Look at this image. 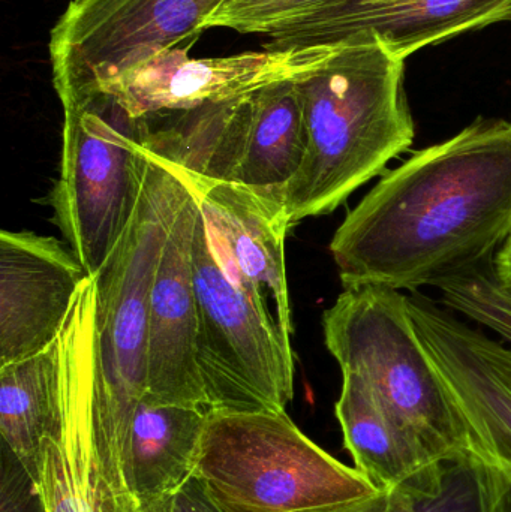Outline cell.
I'll return each mask as SVG.
<instances>
[{"label":"cell","mask_w":511,"mask_h":512,"mask_svg":"<svg viewBox=\"0 0 511 512\" xmlns=\"http://www.w3.org/2000/svg\"><path fill=\"white\" fill-rule=\"evenodd\" d=\"M191 256L197 361L210 411H285L294 397L291 337L230 270L200 204Z\"/></svg>","instance_id":"obj_5"},{"label":"cell","mask_w":511,"mask_h":512,"mask_svg":"<svg viewBox=\"0 0 511 512\" xmlns=\"http://www.w3.org/2000/svg\"><path fill=\"white\" fill-rule=\"evenodd\" d=\"M335 412L354 468L375 489H395L437 462L422 439L387 408L374 387L357 373H342Z\"/></svg>","instance_id":"obj_17"},{"label":"cell","mask_w":511,"mask_h":512,"mask_svg":"<svg viewBox=\"0 0 511 512\" xmlns=\"http://www.w3.org/2000/svg\"><path fill=\"white\" fill-rule=\"evenodd\" d=\"M447 306L491 328L511 346V291L495 267V256L438 283Z\"/></svg>","instance_id":"obj_21"},{"label":"cell","mask_w":511,"mask_h":512,"mask_svg":"<svg viewBox=\"0 0 511 512\" xmlns=\"http://www.w3.org/2000/svg\"><path fill=\"white\" fill-rule=\"evenodd\" d=\"M168 499L167 498L158 499V501L150 502V504L143 505L141 507V512H168Z\"/></svg>","instance_id":"obj_27"},{"label":"cell","mask_w":511,"mask_h":512,"mask_svg":"<svg viewBox=\"0 0 511 512\" xmlns=\"http://www.w3.org/2000/svg\"><path fill=\"white\" fill-rule=\"evenodd\" d=\"M225 0H71L50 32L60 104L107 89L164 50L197 41Z\"/></svg>","instance_id":"obj_8"},{"label":"cell","mask_w":511,"mask_h":512,"mask_svg":"<svg viewBox=\"0 0 511 512\" xmlns=\"http://www.w3.org/2000/svg\"><path fill=\"white\" fill-rule=\"evenodd\" d=\"M210 231L237 279L263 297L291 337L285 240L291 225L284 204L236 183L192 182Z\"/></svg>","instance_id":"obj_15"},{"label":"cell","mask_w":511,"mask_h":512,"mask_svg":"<svg viewBox=\"0 0 511 512\" xmlns=\"http://www.w3.org/2000/svg\"><path fill=\"white\" fill-rule=\"evenodd\" d=\"M350 0H225L204 23L207 29L269 36L288 24Z\"/></svg>","instance_id":"obj_22"},{"label":"cell","mask_w":511,"mask_h":512,"mask_svg":"<svg viewBox=\"0 0 511 512\" xmlns=\"http://www.w3.org/2000/svg\"><path fill=\"white\" fill-rule=\"evenodd\" d=\"M194 42L161 51L126 72L99 93L114 96L137 119L194 110L233 101L282 81L296 80L314 68L327 51H245L195 59Z\"/></svg>","instance_id":"obj_12"},{"label":"cell","mask_w":511,"mask_h":512,"mask_svg":"<svg viewBox=\"0 0 511 512\" xmlns=\"http://www.w3.org/2000/svg\"><path fill=\"white\" fill-rule=\"evenodd\" d=\"M417 334L446 382L483 472L488 512H511V346L438 307L408 297Z\"/></svg>","instance_id":"obj_9"},{"label":"cell","mask_w":511,"mask_h":512,"mask_svg":"<svg viewBox=\"0 0 511 512\" xmlns=\"http://www.w3.org/2000/svg\"><path fill=\"white\" fill-rule=\"evenodd\" d=\"M368 2H378V0H368Z\"/></svg>","instance_id":"obj_28"},{"label":"cell","mask_w":511,"mask_h":512,"mask_svg":"<svg viewBox=\"0 0 511 512\" xmlns=\"http://www.w3.org/2000/svg\"><path fill=\"white\" fill-rule=\"evenodd\" d=\"M195 474L225 512H302L378 492L287 411H210Z\"/></svg>","instance_id":"obj_4"},{"label":"cell","mask_w":511,"mask_h":512,"mask_svg":"<svg viewBox=\"0 0 511 512\" xmlns=\"http://www.w3.org/2000/svg\"><path fill=\"white\" fill-rule=\"evenodd\" d=\"M147 158L134 216L93 276L96 448L113 489L134 504L123 480V450L135 409L147 391L150 294L165 240L192 188L185 174L149 153Z\"/></svg>","instance_id":"obj_3"},{"label":"cell","mask_w":511,"mask_h":512,"mask_svg":"<svg viewBox=\"0 0 511 512\" xmlns=\"http://www.w3.org/2000/svg\"><path fill=\"white\" fill-rule=\"evenodd\" d=\"M323 330L341 372L365 378L432 459L467 450L464 421L417 334L408 295L381 286L344 289L324 312Z\"/></svg>","instance_id":"obj_6"},{"label":"cell","mask_w":511,"mask_h":512,"mask_svg":"<svg viewBox=\"0 0 511 512\" xmlns=\"http://www.w3.org/2000/svg\"><path fill=\"white\" fill-rule=\"evenodd\" d=\"M197 210V195L191 188L159 258L150 294L146 396L210 411L197 361L198 312L191 256Z\"/></svg>","instance_id":"obj_14"},{"label":"cell","mask_w":511,"mask_h":512,"mask_svg":"<svg viewBox=\"0 0 511 512\" xmlns=\"http://www.w3.org/2000/svg\"><path fill=\"white\" fill-rule=\"evenodd\" d=\"M60 420L42 444L39 490L47 512H141L108 481L99 459L95 400V282L87 277L60 333Z\"/></svg>","instance_id":"obj_10"},{"label":"cell","mask_w":511,"mask_h":512,"mask_svg":"<svg viewBox=\"0 0 511 512\" xmlns=\"http://www.w3.org/2000/svg\"><path fill=\"white\" fill-rule=\"evenodd\" d=\"M387 492L393 512H488L482 468L468 450L432 462Z\"/></svg>","instance_id":"obj_20"},{"label":"cell","mask_w":511,"mask_h":512,"mask_svg":"<svg viewBox=\"0 0 511 512\" xmlns=\"http://www.w3.org/2000/svg\"><path fill=\"white\" fill-rule=\"evenodd\" d=\"M495 267L504 285L511 291V233L495 254Z\"/></svg>","instance_id":"obj_26"},{"label":"cell","mask_w":511,"mask_h":512,"mask_svg":"<svg viewBox=\"0 0 511 512\" xmlns=\"http://www.w3.org/2000/svg\"><path fill=\"white\" fill-rule=\"evenodd\" d=\"M302 512H393L392 502L387 490H378L375 495L354 501L341 502L329 507L315 508V510Z\"/></svg>","instance_id":"obj_25"},{"label":"cell","mask_w":511,"mask_h":512,"mask_svg":"<svg viewBox=\"0 0 511 512\" xmlns=\"http://www.w3.org/2000/svg\"><path fill=\"white\" fill-rule=\"evenodd\" d=\"M0 512H47L38 483L3 444Z\"/></svg>","instance_id":"obj_23"},{"label":"cell","mask_w":511,"mask_h":512,"mask_svg":"<svg viewBox=\"0 0 511 512\" xmlns=\"http://www.w3.org/2000/svg\"><path fill=\"white\" fill-rule=\"evenodd\" d=\"M60 336L44 351L0 366L2 444L39 486L42 444L60 420Z\"/></svg>","instance_id":"obj_18"},{"label":"cell","mask_w":511,"mask_h":512,"mask_svg":"<svg viewBox=\"0 0 511 512\" xmlns=\"http://www.w3.org/2000/svg\"><path fill=\"white\" fill-rule=\"evenodd\" d=\"M86 270L54 237L30 231L0 234V366L56 342Z\"/></svg>","instance_id":"obj_13"},{"label":"cell","mask_w":511,"mask_h":512,"mask_svg":"<svg viewBox=\"0 0 511 512\" xmlns=\"http://www.w3.org/2000/svg\"><path fill=\"white\" fill-rule=\"evenodd\" d=\"M168 512H225L200 475L194 474L168 499Z\"/></svg>","instance_id":"obj_24"},{"label":"cell","mask_w":511,"mask_h":512,"mask_svg":"<svg viewBox=\"0 0 511 512\" xmlns=\"http://www.w3.org/2000/svg\"><path fill=\"white\" fill-rule=\"evenodd\" d=\"M296 80L272 84L252 96L245 153L234 182L279 203L302 167L308 144Z\"/></svg>","instance_id":"obj_19"},{"label":"cell","mask_w":511,"mask_h":512,"mask_svg":"<svg viewBox=\"0 0 511 512\" xmlns=\"http://www.w3.org/2000/svg\"><path fill=\"white\" fill-rule=\"evenodd\" d=\"M511 233V122L479 119L413 153L330 243L344 289L417 291L497 254Z\"/></svg>","instance_id":"obj_1"},{"label":"cell","mask_w":511,"mask_h":512,"mask_svg":"<svg viewBox=\"0 0 511 512\" xmlns=\"http://www.w3.org/2000/svg\"><path fill=\"white\" fill-rule=\"evenodd\" d=\"M209 412L144 394L123 450V480L138 507L173 495L195 474Z\"/></svg>","instance_id":"obj_16"},{"label":"cell","mask_w":511,"mask_h":512,"mask_svg":"<svg viewBox=\"0 0 511 512\" xmlns=\"http://www.w3.org/2000/svg\"><path fill=\"white\" fill-rule=\"evenodd\" d=\"M511 20V0H350L267 36L269 50L329 51L380 44L396 57Z\"/></svg>","instance_id":"obj_11"},{"label":"cell","mask_w":511,"mask_h":512,"mask_svg":"<svg viewBox=\"0 0 511 512\" xmlns=\"http://www.w3.org/2000/svg\"><path fill=\"white\" fill-rule=\"evenodd\" d=\"M62 107V162L48 201L54 225L93 277L137 209L149 162L143 147L149 125L108 93Z\"/></svg>","instance_id":"obj_7"},{"label":"cell","mask_w":511,"mask_h":512,"mask_svg":"<svg viewBox=\"0 0 511 512\" xmlns=\"http://www.w3.org/2000/svg\"><path fill=\"white\" fill-rule=\"evenodd\" d=\"M404 72L405 60L380 44L347 45L297 78L308 144L282 197L291 227L335 212L410 149Z\"/></svg>","instance_id":"obj_2"}]
</instances>
